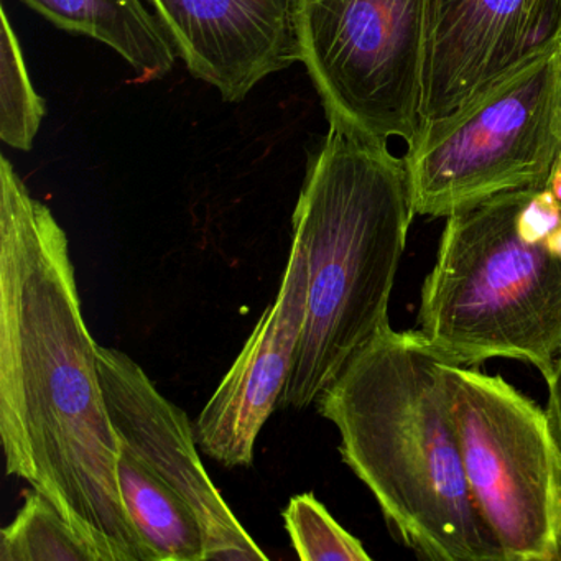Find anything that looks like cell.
Here are the masks:
<instances>
[{
  "mask_svg": "<svg viewBox=\"0 0 561 561\" xmlns=\"http://www.w3.org/2000/svg\"><path fill=\"white\" fill-rule=\"evenodd\" d=\"M0 438L8 476L58 508L98 561H157L127 514L65 229L0 157Z\"/></svg>",
  "mask_w": 561,
  "mask_h": 561,
  "instance_id": "obj_1",
  "label": "cell"
},
{
  "mask_svg": "<svg viewBox=\"0 0 561 561\" xmlns=\"http://www.w3.org/2000/svg\"><path fill=\"white\" fill-rule=\"evenodd\" d=\"M445 364L419 330L389 324L314 405L340 432L344 465L407 547L433 561H505L466 481Z\"/></svg>",
  "mask_w": 561,
  "mask_h": 561,
  "instance_id": "obj_2",
  "label": "cell"
},
{
  "mask_svg": "<svg viewBox=\"0 0 561 561\" xmlns=\"http://www.w3.org/2000/svg\"><path fill=\"white\" fill-rule=\"evenodd\" d=\"M413 213L403 159L330 129L294 213L308 252V308L278 409L305 410L383 328Z\"/></svg>",
  "mask_w": 561,
  "mask_h": 561,
  "instance_id": "obj_3",
  "label": "cell"
},
{
  "mask_svg": "<svg viewBox=\"0 0 561 561\" xmlns=\"http://www.w3.org/2000/svg\"><path fill=\"white\" fill-rule=\"evenodd\" d=\"M525 193L446 218L419 331L455 366L508 357L547 379L561 356V255L525 229Z\"/></svg>",
  "mask_w": 561,
  "mask_h": 561,
  "instance_id": "obj_4",
  "label": "cell"
},
{
  "mask_svg": "<svg viewBox=\"0 0 561 561\" xmlns=\"http://www.w3.org/2000/svg\"><path fill=\"white\" fill-rule=\"evenodd\" d=\"M560 157L558 42L423 124L403 157L413 213L449 218L505 193L543 188Z\"/></svg>",
  "mask_w": 561,
  "mask_h": 561,
  "instance_id": "obj_5",
  "label": "cell"
},
{
  "mask_svg": "<svg viewBox=\"0 0 561 561\" xmlns=\"http://www.w3.org/2000/svg\"><path fill=\"white\" fill-rule=\"evenodd\" d=\"M432 0H301V64L330 129L412 144L423 127Z\"/></svg>",
  "mask_w": 561,
  "mask_h": 561,
  "instance_id": "obj_6",
  "label": "cell"
},
{
  "mask_svg": "<svg viewBox=\"0 0 561 561\" xmlns=\"http://www.w3.org/2000/svg\"><path fill=\"white\" fill-rule=\"evenodd\" d=\"M466 481L505 561H561V451L547 412L501 376L443 366Z\"/></svg>",
  "mask_w": 561,
  "mask_h": 561,
  "instance_id": "obj_7",
  "label": "cell"
},
{
  "mask_svg": "<svg viewBox=\"0 0 561 561\" xmlns=\"http://www.w3.org/2000/svg\"><path fill=\"white\" fill-rule=\"evenodd\" d=\"M98 366L117 436L192 508L206 561L267 560L209 478L188 415L123 351L98 346Z\"/></svg>",
  "mask_w": 561,
  "mask_h": 561,
  "instance_id": "obj_8",
  "label": "cell"
},
{
  "mask_svg": "<svg viewBox=\"0 0 561 561\" xmlns=\"http://www.w3.org/2000/svg\"><path fill=\"white\" fill-rule=\"evenodd\" d=\"M558 42L561 0H432L423 124Z\"/></svg>",
  "mask_w": 561,
  "mask_h": 561,
  "instance_id": "obj_9",
  "label": "cell"
},
{
  "mask_svg": "<svg viewBox=\"0 0 561 561\" xmlns=\"http://www.w3.org/2000/svg\"><path fill=\"white\" fill-rule=\"evenodd\" d=\"M308 252L295 238L274 304L262 313L241 354L195 422L205 455L226 468L254 465L255 442L294 370L308 308Z\"/></svg>",
  "mask_w": 561,
  "mask_h": 561,
  "instance_id": "obj_10",
  "label": "cell"
},
{
  "mask_svg": "<svg viewBox=\"0 0 561 561\" xmlns=\"http://www.w3.org/2000/svg\"><path fill=\"white\" fill-rule=\"evenodd\" d=\"M196 80L226 103L300 61L301 0H149Z\"/></svg>",
  "mask_w": 561,
  "mask_h": 561,
  "instance_id": "obj_11",
  "label": "cell"
},
{
  "mask_svg": "<svg viewBox=\"0 0 561 561\" xmlns=\"http://www.w3.org/2000/svg\"><path fill=\"white\" fill-rule=\"evenodd\" d=\"M70 34L107 45L136 70L139 83L162 80L175 67V48L140 0H22Z\"/></svg>",
  "mask_w": 561,
  "mask_h": 561,
  "instance_id": "obj_12",
  "label": "cell"
},
{
  "mask_svg": "<svg viewBox=\"0 0 561 561\" xmlns=\"http://www.w3.org/2000/svg\"><path fill=\"white\" fill-rule=\"evenodd\" d=\"M117 478L127 514L157 561H206L205 537L192 508L123 442Z\"/></svg>",
  "mask_w": 561,
  "mask_h": 561,
  "instance_id": "obj_13",
  "label": "cell"
},
{
  "mask_svg": "<svg viewBox=\"0 0 561 561\" xmlns=\"http://www.w3.org/2000/svg\"><path fill=\"white\" fill-rule=\"evenodd\" d=\"M0 561H98V558L58 508L32 489L18 517L0 531Z\"/></svg>",
  "mask_w": 561,
  "mask_h": 561,
  "instance_id": "obj_14",
  "label": "cell"
},
{
  "mask_svg": "<svg viewBox=\"0 0 561 561\" xmlns=\"http://www.w3.org/2000/svg\"><path fill=\"white\" fill-rule=\"evenodd\" d=\"M0 37V139L19 150H31L45 116V101L35 93L18 35L2 9Z\"/></svg>",
  "mask_w": 561,
  "mask_h": 561,
  "instance_id": "obj_15",
  "label": "cell"
},
{
  "mask_svg": "<svg viewBox=\"0 0 561 561\" xmlns=\"http://www.w3.org/2000/svg\"><path fill=\"white\" fill-rule=\"evenodd\" d=\"M282 515L301 561L370 560L363 543L341 527L311 492L291 497Z\"/></svg>",
  "mask_w": 561,
  "mask_h": 561,
  "instance_id": "obj_16",
  "label": "cell"
},
{
  "mask_svg": "<svg viewBox=\"0 0 561 561\" xmlns=\"http://www.w3.org/2000/svg\"><path fill=\"white\" fill-rule=\"evenodd\" d=\"M545 380L548 383V422L561 451V356L558 357L553 370Z\"/></svg>",
  "mask_w": 561,
  "mask_h": 561,
  "instance_id": "obj_17",
  "label": "cell"
},
{
  "mask_svg": "<svg viewBox=\"0 0 561 561\" xmlns=\"http://www.w3.org/2000/svg\"><path fill=\"white\" fill-rule=\"evenodd\" d=\"M548 241H550L551 249L561 255V226L553 232V234L550 236Z\"/></svg>",
  "mask_w": 561,
  "mask_h": 561,
  "instance_id": "obj_18",
  "label": "cell"
}]
</instances>
